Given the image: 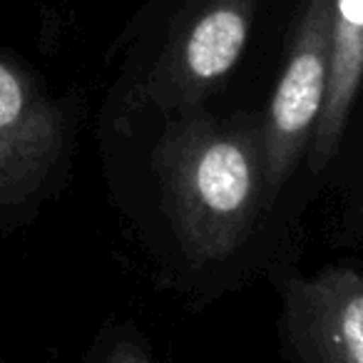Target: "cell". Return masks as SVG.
Returning a JSON list of instances; mask_svg holds the SVG:
<instances>
[{"instance_id": "6da1fadb", "label": "cell", "mask_w": 363, "mask_h": 363, "mask_svg": "<svg viewBox=\"0 0 363 363\" xmlns=\"http://www.w3.org/2000/svg\"><path fill=\"white\" fill-rule=\"evenodd\" d=\"M162 207L182 252L194 264L229 259L254 232L264 207V117L174 122L155 152Z\"/></svg>"}, {"instance_id": "7a4b0ae2", "label": "cell", "mask_w": 363, "mask_h": 363, "mask_svg": "<svg viewBox=\"0 0 363 363\" xmlns=\"http://www.w3.org/2000/svg\"><path fill=\"white\" fill-rule=\"evenodd\" d=\"M333 0H303L294 21L286 62L264 115V160L269 197L294 174L311 147L323 110L331 67Z\"/></svg>"}, {"instance_id": "3957f363", "label": "cell", "mask_w": 363, "mask_h": 363, "mask_svg": "<svg viewBox=\"0 0 363 363\" xmlns=\"http://www.w3.org/2000/svg\"><path fill=\"white\" fill-rule=\"evenodd\" d=\"M259 0H194L174 21L147 75L145 97L164 110L209 97L244 55Z\"/></svg>"}, {"instance_id": "277c9868", "label": "cell", "mask_w": 363, "mask_h": 363, "mask_svg": "<svg viewBox=\"0 0 363 363\" xmlns=\"http://www.w3.org/2000/svg\"><path fill=\"white\" fill-rule=\"evenodd\" d=\"M65 147V115L38 80L0 57V209L40 192Z\"/></svg>"}, {"instance_id": "5b68a950", "label": "cell", "mask_w": 363, "mask_h": 363, "mask_svg": "<svg viewBox=\"0 0 363 363\" xmlns=\"http://www.w3.org/2000/svg\"><path fill=\"white\" fill-rule=\"evenodd\" d=\"M286 326L306 363H363V277L331 267L291 281Z\"/></svg>"}, {"instance_id": "8992f818", "label": "cell", "mask_w": 363, "mask_h": 363, "mask_svg": "<svg viewBox=\"0 0 363 363\" xmlns=\"http://www.w3.org/2000/svg\"><path fill=\"white\" fill-rule=\"evenodd\" d=\"M363 85V0H333L331 67L323 110L308 147L313 172L326 169L338 152L353 100Z\"/></svg>"}, {"instance_id": "52a82bcc", "label": "cell", "mask_w": 363, "mask_h": 363, "mask_svg": "<svg viewBox=\"0 0 363 363\" xmlns=\"http://www.w3.org/2000/svg\"><path fill=\"white\" fill-rule=\"evenodd\" d=\"M105 363H150V356L142 346L132 341H122L107 353Z\"/></svg>"}, {"instance_id": "ba28073f", "label": "cell", "mask_w": 363, "mask_h": 363, "mask_svg": "<svg viewBox=\"0 0 363 363\" xmlns=\"http://www.w3.org/2000/svg\"><path fill=\"white\" fill-rule=\"evenodd\" d=\"M361 212H363V182H361Z\"/></svg>"}]
</instances>
